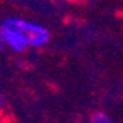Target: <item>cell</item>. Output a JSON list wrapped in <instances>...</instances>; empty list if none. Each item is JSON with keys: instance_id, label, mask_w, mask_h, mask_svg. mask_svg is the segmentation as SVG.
Instances as JSON below:
<instances>
[{"instance_id": "obj_5", "label": "cell", "mask_w": 123, "mask_h": 123, "mask_svg": "<svg viewBox=\"0 0 123 123\" xmlns=\"http://www.w3.org/2000/svg\"><path fill=\"white\" fill-rule=\"evenodd\" d=\"M3 50V45H2V42H0V51Z\"/></svg>"}, {"instance_id": "obj_4", "label": "cell", "mask_w": 123, "mask_h": 123, "mask_svg": "<svg viewBox=\"0 0 123 123\" xmlns=\"http://www.w3.org/2000/svg\"><path fill=\"white\" fill-rule=\"evenodd\" d=\"M3 109H5V96H3V93L0 91V114L3 112Z\"/></svg>"}, {"instance_id": "obj_1", "label": "cell", "mask_w": 123, "mask_h": 123, "mask_svg": "<svg viewBox=\"0 0 123 123\" xmlns=\"http://www.w3.org/2000/svg\"><path fill=\"white\" fill-rule=\"evenodd\" d=\"M8 21L24 35L29 48H43L50 43L51 32L38 23L29 21L24 18H8Z\"/></svg>"}, {"instance_id": "obj_2", "label": "cell", "mask_w": 123, "mask_h": 123, "mask_svg": "<svg viewBox=\"0 0 123 123\" xmlns=\"http://www.w3.org/2000/svg\"><path fill=\"white\" fill-rule=\"evenodd\" d=\"M0 42H2L3 48L6 46L14 53H24L26 50H29L24 35L10 23L8 19H5L3 23L0 24Z\"/></svg>"}, {"instance_id": "obj_3", "label": "cell", "mask_w": 123, "mask_h": 123, "mask_svg": "<svg viewBox=\"0 0 123 123\" xmlns=\"http://www.w3.org/2000/svg\"><path fill=\"white\" fill-rule=\"evenodd\" d=\"M91 123H115L105 112H94L91 115Z\"/></svg>"}]
</instances>
